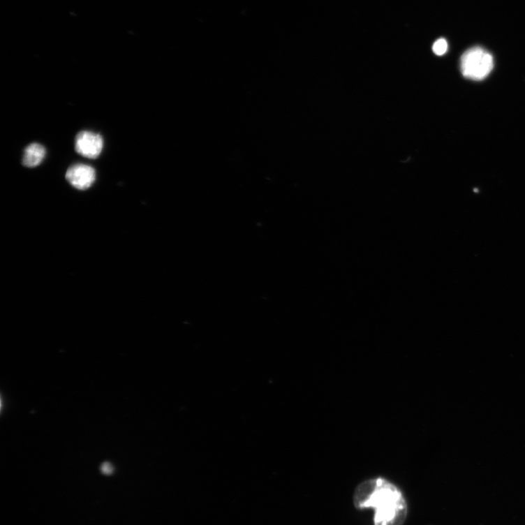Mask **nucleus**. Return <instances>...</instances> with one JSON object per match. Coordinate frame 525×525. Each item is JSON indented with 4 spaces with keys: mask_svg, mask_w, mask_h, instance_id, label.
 <instances>
[{
    "mask_svg": "<svg viewBox=\"0 0 525 525\" xmlns=\"http://www.w3.org/2000/svg\"><path fill=\"white\" fill-rule=\"evenodd\" d=\"M353 501L360 510H374V525H403L407 517V504L401 491L385 479H371L360 484Z\"/></svg>",
    "mask_w": 525,
    "mask_h": 525,
    "instance_id": "1",
    "label": "nucleus"
},
{
    "mask_svg": "<svg viewBox=\"0 0 525 525\" xmlns=\"http://www.w3.org/2000/svg\"><path fill=\"white\" fill-rule=\"evenodd\" d=\"M494 67V57L485 49L474 47L461 57V68L464 76L473 80H482Z\"/></svg>",
    "mask_w": 525,
    "mask_h": 525,
    "instance_id": "2",
    "label": "nucleus"
},
{
    "mask_svg": "<svg viewBox=\"0 0 525 525\" xmlns=\"http://www.w3.org/2000/svg\"><path fill=\"white\" fill-rule=\"evenodd\" d=\"M75 151L80 156L88 158H96L101 154L104 141L101 135L83 131L75 138Z\"/></svg>",
    "mask_w": 525,
    "mask_h": 525,
    "instance_id": "3",
    "label": "nucleus"
},
{
    "mask_svg": "<svg viewBox=\"0 0 525 525\" xmlns=\"http://www.w3.org/2000/svg\"><path fill=\"white\" fill-rule=\"evenodd\" d=\"M66 179L75 188L80 191L87 190L95 182V170L87 164H75L66 173Z\"/></svg>",
    "mask_w": 525,
    "mask_h": 525,
    "instance_id": "4",
    "label": "nucleus"
},
{
    "mask_svg": "<svg viewBox=\"0 0 525 525\" xmlns=\"http://www.w3.org/2000/svg\"><path fill=\"white\" fill-rule=\"evenodd\" d=\"M46 156L45 147L38 143L28 145L24 154L22 164L28 168H34L40 165Z\"/></svg>",
    "mask_w": 525,
    "mask_h": 525,
    "instance_id": "5",
    "label": "nucleus"
},
{
    "mask_svg": "<svg viewBox=\"0 0 525 525\" xmlns=\"http://www.w3.org/2000/svg\"><path fill=\"white\" fill-rule=\"evenodd\" d=\"M448 44L445 39H439L433 45V52L438 56H442L447 53Z\"/></svg>",
    "mask_w": 525,
    "mask_h": 525,
    "instance_id": "6",
    "label": "nucleus"
},
{
    "mask_svg": "<svg viewBox=\"0 0 525 525\" xmlns=\"http://www.w3.org/2000/svg\"><path fill=\"white\" fill-rule=\"evenodd\" d=\"M113 466L109 462H105L101 466V471L105 475H110L113 473Z\"/></svg>",
    "mask_w": 525,
    "mask_h": 525,
    "instance_id": "7",
    "label": "nucleus"
}]
</instances>
